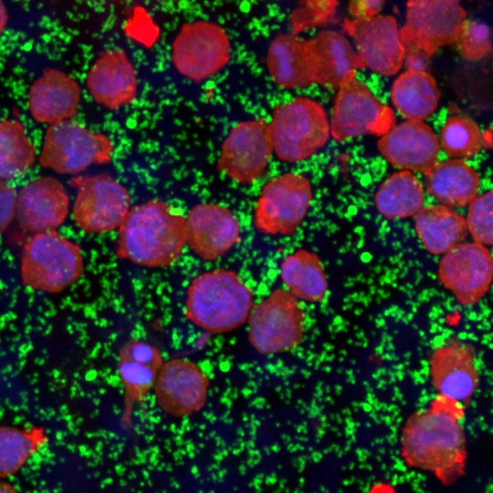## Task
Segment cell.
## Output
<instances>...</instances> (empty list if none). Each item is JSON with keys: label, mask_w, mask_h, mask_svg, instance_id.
Listing matches in <instances>:
<instances>
[{"label": "cell", "mask_w": 493, "mask_h": 493, "mask_svg": "<svg viewBox=\"0 0 493 493\" xmlns=\"http://www.w3.org/2000/svg\"><path fill=\"white\" fill-rule=\"evenodd\" d=\"M457 400L440 394L429 409L412 415L401 435V452L410 467L433 472L448 485L465 474L466 437Z\"/></svg>", "instance_id": "1"}, {"label": "cell", "mask_w": 493, "mask_h": 493, "mask_svg": "<svg viewBox=\"0 0 493 493\" xmlns=\"http://www.w3.org/2000/svg\"><path fill=\"white\" fill-rule=\"evenodd\" d=\"M118 227V256L149 267L173 264L186 243L185 217L160 200L134 207Z\"/></svg>", "instance_id": "2"}, {"label": "cell", "mask_w": 493, "mask_h": 493, "mask_svg": "<svg viewBox=\"0 0 493 493\" xmlns=\"http://www.w3.org/2000/svg\"><path fill=\"white\" fill-rule=\"evenodd\" d=\"M252 303L250 289L234 272L218 269L199 275L191 283L186 318L208 331L227 332L245 321Z\"/></svg>", "instance_id": "3"}, {"label": "cell", "mask_w": 493, "mask_h": 493, "mask_svg": "<svg viewBox=\"0 0 493 493\" xmlns=\"http://www.w3.org/2000/svg\"><path fill=\"white\" fill-rule=\"evenodd\" d=\"M268 127L276 155L288 162L309 158L325 146L330 134L323 106L303 97L276 107Z\"/></svg>", "instance_id": "4"}, {"label": "cell", "mask_w": 493, "mask_h": 493, "mask_svg": "<svg viewBox=\"0 0 493 493\" xmlns=\"http://www.w3.org/2000/svg\"><path fill=\"white\" fill-rule=\"evenodd\" d=\"M83 272L79 246L55 231L40 232L24 245L21 276L28 287L58 292L75 283Z\"/></svg>", "instance_id": "5"}, {"label": "cell", "mask_w": 493, "mask_h": 493, "mask_svg": "<svg viewBox=\"0 0 493 493\" xmlns=\"http://www.w3.org/2000/svg\"><path fill=\"white\" fill-rule=\"evenodd\" d=\"M330 122V132L338 142L363 134L383 136L395 125L394 111L383 104L350 71L341 80Z\"/></svg>", "instance_id": "6"}, {"label": "cell", "mask_w": 493, "mask_h": 493, "mask_svg": "<svg viewBox=\"0 0 493 493\" xmlns=\"http://www.w3.org/2000/svg\"><path fill=\"white\" fill-rule=\"evenodd\" d=\"M113 150L112 142L106 135L66 119L47 129L40 163L58 173L76 174L92 164L108 162Z\"/></svg>", "instance_id": "7"}, {"label": "cell", "mask_w": 493, "mask_h": 493, "mask_svg": "<svg viewBox=\"0 0 493 493\" xmlns=\"http://www.w3.org/2000/svg\"><path fill=\"white\" fill-rule=\"evenodd\" d=\"M305 313L290 292L277 290L258 303L249 320V338L263 354L281 353L297 346L302 340Z\"/></svg>", "instance_id": "8"}, {"label": "cell", "mask_w": 493, "mask_h": 493, "mask_svg": "<svg viewBox=\"0 0 493 493\" xmlns=\"http://www.w3.org/2000/svg\"><path fill=\"white\" fill-rule=\"evenodd\" d=\"M466 15L459 0H409L399 31L404 48H415L430 58L439 47L457 40Z\"/></svg>", "instance_id": "9"}, {"label": "cell", "mask_w": 493, "mask_h": 493, "mask_svg": "<svg viewBox=\"0 0 493 493\" xmlns=\"http://www.w3.org/2000/svg\"><path fill=\"white\" fill-rule=\"evenodd\" d=\"M77 193L73 214L87 233H105L118 227L129 210L127 190L106 174L75 177Z\"/></svg>", "instance_id": "10"}, {"label": "cell", "mask_w": 493, "mask_h": 493, "mask_svg": "<svg viewBox=\"0 0 493 493\" xmlns=\"http://www.w3.org/2000/svg\"><path fill=\"white\" fill-rule=\"evenodd\" d=\"M312 198L311 184L298 173H286L262 189L255 210V224L262 232L290 235L305 218Z\"/></svg>", "instance_id": "11"}, {"label": "cell", "mask_w": 493, "mask_h": 493, "mask_svg": "<svg viewBox=\"0 0 493 493\" xmlns=\"http://www.w3.org/2000/svg\"><path fill=\"white\" fill-rule=\"evenodd\" d=\"M230 58V42L225 31L208 21H197L183 27L172 49L177 70L196 81L220 71Z\"/></svg>", "instance_id": "12"}, {"label": "cell", "mask_w": 493, "mask_h": 493, "mask_svg": "<svg viewBox=\"0 0 493 493\" xmlns=\"http://www.w3.org/2000/svg\"><path fill=\"white\" fill-rule=\"evenodd\" d=\"M268 125L262 119L240 123L225 140L218 169L236 181L248 184L264 171L273 151Z\"/></svg>", "instance_id": "13"}, {"label": "cell", "mask_w": 493, "mask_h": 493, "mask_svg": "<svg viewBox=\"0 0 493 493\" xmlns=\"http://www.w3.org/2000/svg\"><path fill=\"white\" fill-rule=\"evenodd\" d=\"M440 260V281L464 305H472L489 290L492 279V257L484 245L459 243Z\"/></svg>", "instance_id": "14"}, {"label": "cell", "mask_w": 493, "mask_h": 493, "mask_svg": "<svg viewBox=\"0 0 493 493\" xmlns=\"http://www.w3.org/2000/svg\"><path fill=\"white\" fill-rule=\"evenodd\" d=\"M154 383L159 406L168 414L180 417L200 410L205 405L209 379L195 363L173 359L160 368Z\"/></svg>", "instance_id": "15"}, {"label": "cell", "mask_w": 493, "mask_h": 493, "mask_svg": "<svg viewBox=\"0 0 493 493\" xmlns=\"http://www.w3.org/2000/svg\"><path fill=\"white\" fill-rule=\"evenodd\" d=\"M344 29L353 38L366 66L386 76L399 71L405 48L394 18L376 16L369 20H346Z\"/></svg>", "instance_id": "16"}, {"label": "cell", "mask_w": 493, "mask_h": 493, "mask_svg": "<svg viewBox=\"0 0 493 493\" xmlns=\"http://www.w3.org/2000/svg\"><path fill=\"white\" fill-rule=\"evenodd\" d=\"M186 243L205 260L224 255L240 239L238 220L227 208L213 203L193 207L186 219Z\"/></svg>", "instance_id": "17"}, {"label": "cell", "mask_w": 493, "mask_h": 493, "mask_svg": "<svg viewBox=\"0 0 493 493\" xmlns=\"http://www.w3.org/2000/svg\"><path fill=\"white\" fill-rule=\"evenodd\" d=\"M378 149L393 166L425 174L440 151L433 130L422 121L407 120L393 127L378 141Z\"/></svg>", "instance_id": "18"}, {"label": "cell", "mask_w": 493, "mask_h": 493, "mask_svg": "<svg viewBox=\"0 0 493 493\" xmlns=\"http://www.w3.org/2000/svg\"><path fill=\"white\" fill-rule=\"evenodd\" d=\"M68 204L63 185L53 177H42L21 190L16 204L17 220L27 231H47L63 223Z\"/></svg>", "instance_id": "19"}, {"label": "cell", "mask_w": 493, "mask_h": 493, "mask_svg": "<svg viewBox=\"0 0 493 493\" xmlns=\"http://www.w3.org/2000/svg\"><path fill=\"white\" fill-rule=\"evenodd\" d=\"M86 84L92 99L110 110L131 103L137 95L135 68L124 51L104 52L88 73Z\"/></svg>", "instance_id": "20"}, {"label": "cell", "mask_w": 493, "mask_h": 493, "mask_svg": "<svg viewBox=\"0 0 493 493\" xmlns=\"http://www.w3.org/2000/svg\"><path fill=\"white\" fill-rule=\"evenodd\" d=\"M430 374L432 383L440 394L458 401L470 397L479 383L473 350L456 340L434 351Z\"/></svg>", "instance_id": "21"}, {"label": "cell", "mask_w": 493, "mask_h": 493, "mask_svg": "<svg viewBox=\"0 0 493 493\" xmlns=\"http://www.w3.org/2000/svg\"><path fill=\"white\" fill-rule=\"evenodd\" d=\"M313 84L336 90L346 73L366 67L348 40L331 30L307 40Z\"/></svg>", "instance_id": "22"}, {"label": "cell", "mask_w": 493, "mask_h": 493, "mask_svg": "<svg viewBox=\"0 0 493 493\" xmlns=\"http://www.w3.org/2000/svg\"><path fill=\"white\" fill-rule=\"evenodd\" d=\"M80 99V87L72 77L47 68L32 84L28 105L36 121L52 125L73 116Z\"/></svg>", "instance_id": "23"}, {"label": "cell", "mask_w": 493, "mask_h": 493, "mask_svg": "<svg viewBox=\"0 0 493 493\" xmlns=\"http://www.w3.org/2000/svg\"><path fill=\"white\" fill-rule=\"evenodd\" d=\"M266 62L273 80L283 88H301L313 84L307 40L279 35L269 47Z\"/></svg>", "instance_id": "24"}, {"label": "cell", "mask_w": 493, "mask_h": 493, "mask_svg": "<svg viewBox=\"0 0 493 493\" xmlns=\"http://www.w3.org/2000/svg\"><path fill=\"white\" fill-rule=\"evenodd\" d=\"M425 175L429 194L448 207L468 205L480 186L479 174L462 160L437 162Z\"/></svg>", "instance_id": "25"}, {"label": "cell", "mask_w": 493, "mask_h": 493, "mask_svg": "<svg viewBox=\"0 0 493 493\" xmlns=\"http://www.w3.org/2000/svg\"><path fill=\"white\" fill-rule=\"evenodd\" d=\"M414 219L423 246L433 254L446 253L468 235L465 218L443 204L421 208Z\"/></svg>", "instance_id": "26"}, {"label": "cell", "mask_w": 493, "mask_h": 493, "mask_svg": "<svg viewBox=\"0 0 493 493\" xmlns=\"http://www.w3.org/2000/svg\"><path fill=\"white\" fill-rule=\"evenodd\" d=\"M391 97L396 109L403 117L422 121L436 109L440 90L429 73L408 69L394 81Z\"/></svg>", "instance_id": "27"}, {"label": "cell", "mask_w": 493, "mask_h": 493, "mask_svg": "<svg viewBox=\"0 0 493 493\" xmlns=\"http://www.w3.org/2000/svg\"><path fill=\"white\" fill-rule=\"evenodd\" d=\"M281 275L290 292L309 302H320L327 291L322 262L314 253L299 250L283 262Z\"/></svg>", "instance_id": "28"}, {"label": "cell", "mask_w": 493, "mask_h": 493, "mask_svg": "<svg viewBox=\"0 0 493 493\" xmlns=\"http://www.w3.org/2000/svg\"><path fill=\"white\" fill-rule=\"evenodd\" d=\"M423 199L421 183L408 170L391 175L375 198L378 211L388 219L414 216L422 208Z\"/></svg>", "instance_id": "29"}, {"label": "cell", "mask_w": 493, "mask_h": 493, "mask_svg": "<svg viewBox=\"0 0 493 493\" xmlns=\"http://www.w3.org/2000/svg\"><path fill=\"white\" fill-rule=\"evenodd\" d=\"M36 151L24 126L15 120L0 121V179L27 173L34 165Z\"/></svg>", "instance_id": "30"}, {"label": "cell", "mask_w": 493, "mask_h": 493, "mask_svg": "<svg viewBox=\"0 0 493 493\" xmlns=\"http://www.w3.org/2000/svg\"><path fill=\"white\" fill-rule=\"evenodd\" d=\"M47 438L43 427L0 426V478L16 472Z\"/></svg>", "instance_id": "31"}, {"label": "cell", "mask_w": 493, "mask_h": 493, "mask_svg": "<svg viewBox=\"0 0 493 493\" xmlns=\"http://www.w3.org/2000/svg\"><path fill=\"white\" fill-rule=\"evenodd\" d=\"M441 144L450 156L470 158L477 154L484 144L478 125L470 117L453 115L441 131Z\"/></svg>", "instance_id": "32"}, {"label": "cell", "mask_w": 493, "mask_h": 493, "mask_svg": "<svg viewBox=\"0 0 493 493\" xmlns=\"http://www.w3.org/2000/svg\"><path fill=\"white\" fill-rule=\"evenodd\" d=\"M118 370L125 390L126 418L134 403L144 399L156 379L159 369L127 358L119 357Z\"/></svg>", "instance_id": "33"}, {"label": "cell", "mask_w": 493, "mask_h": 493, "mask_svg": "<svg viewBox=\"0 0 493 493\" xmlns=\"http://www.w3.org/2000/svg\"><path fill=\"white\" fill-rule=\"evenodd\" d=\"M466 224L475 242L492 244V191L476 196L469 203Z\"/></svg>", "instance_id": "34"}, {"label": "cell", "mask_w": 493, "mask_h": 493, "mask_svg": "<svg viewBox=\"0 0 493 493\" xmlns=\"http://www.w3.org/2000/svg\"><path fill=\"white\" fill-rule=\"evenodd\" d=\"M456 42L461 55L467 60H480L492 51L489 27L475 21H464Z\"/></svg>", "instance_id": "35"}, {"label": "cell", "mask_w": 493, "mask_h": 493, "mask_svg": "<svg viewBox=\"0 0 493 493\" xmlns=\"http://www.w3.org/2000/svg\"><path fill=\"white\" fill-rule=\"evenodd\" d=\"M119 357L141 362L159 370L162 366L159 349L142 341L131 340L125 344L121 349Z\"/></svg>", "instance_id": "36"}, {"label": "cell", "mask_w": 493, "mask_h": 493, "mask_svg": "<svg viewBox=\"0 0 493 493\" xmlns=\"http://www.w3.org/2000/svg\"><path fill=\"white\" fill-rule=\"evenodd\" d=\"M16 199L14 188L0 179V233L4 231L14 216Z\"/></svg>", "instance_id": "37"}, {"label": "cell", "mask_w": 493, "mask_h": 493, "mask_svg": "<svg viewBox=\"0 0 493 493\" xmlns=\"http://www.w3.org/2000/svg\"><path fill=\"white\" fill-rule=\"evenodd\" d=\"M385 0H351V14L357 20H369L379 12Z\"/></svg>", "instance_id": "38"}, {"label": "cell", "mask_w": 493, "mask_h": 493, "mask_svg": "<svg viewBox=\"0 0 493 493\" xmlns=\"http://www.w3.org/2000/svg\"><path fill=\"white\" fill-rule=\"evenodd\" d=\"M7 21L6 12L2 0H0V34L4 29Z\"/></svg>", "instance_id": "39"}, {"label": "cell", "mask_w": 493, "mask_h": 493, "mask_svg": "<svg viewBox=\"0 0 493 493\" xmlns=\"http://www.w3.org/2000/svg\"><path fill=\"white\" fill-rule=\"evenodd\" d=\"M0 493H18L10 484L0 481Z\"/></svg>", "instance_id": "40"}]
</instances>
